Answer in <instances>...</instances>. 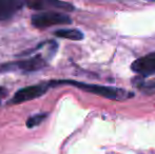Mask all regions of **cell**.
<instances>
[{
    "label": "cell",
    "instance_id": "cell-1",
    "mask_svg": "<svg viewBox=\"0 0 155 154\" xmlns=\"http://www.w3.org/2000/svg\"><path fill=\"white\" fill-rule=\"evenodd\" d=\"M68 84L73 86L78 89L86 91V92L92 93V94L98 95V96L104 97V98L112 99V100H127V99L133 97V93L130 91L124 90V89L115 88V87H107L99 86V84H84V82L75 81V80H54L51 81L52 87H55L57 84Z\"/></svg>",
    "mask_w": 155,
    "mask_h": 154
},
{
    "label": "cell",
    "instance_id": "cell-2",
    "mask_svg": "<svg viewBox=\"0 0 155 154\" xmlns=\"http://www.w3.org/2000/svg\"><path fill=\"white\" fill-rule=\"evenodd\" d=\"M48 64L47 58L40 54L32 56L28 59H21L17 61L6 62L0 66V72H21V73H31L36 72L43 69Z\"/></svg>",
    "mask_w": 155,
    "mask_h": 154
},
{
    "label": "cell",
    "instance_id": "cell-3",
    "mask_svg": "<svg viewBox=\"0 0 155 154\" xmlns=\"http://www.w3.org/2000/svg\"><path fill=\"white\" fill-rule=\"evenodd\" d=\"M72 22V19L68 15L59 12L48 11L35 14L31 18V23L36 29H45L57 25H69Z\"/></svg>",
    "mask_w": 155,
    "mask_h": 154
},
{
    "label": "cell",
    "instance_id": "cell-4",
    "mask_svg": "<svg viewBox=\"0 0 155 154\" xmlns=\"http://www.w3.org/2000/svg\"><path fill=\"white\" fill-rule=\"evenodd\" d=\"M50 88H52L51 81L47 82V84H34V86L25 87V88L20 89V90H18L15 93V95L10 100V103L18 105V103H25V101L36 99L38 97L42 96L43 94H45Z\"/></svg>",
    "mask_w": 155,
    "mask_h": 154
},
{
    "label": "cell",
    "instance_id": "cell-5",
    "mask_svg": "<svg viewBox=\"0 0 155 154\" xmlns=\"http://www.w3.org/2000/svg\"><path fill=\"white\" fill-rule=\"evenodd\" d=\"M131 69L133 72L141 76H150L155 74V52L136 59L131 64Z\"/></svg>",
    "mask_w": 155,
    "mask_h": 154
},
{
    "label": "cell",
    "instance_id": "cell-6",
    "mask_svg": "<svg viewBox=\"0 0 155 154\" xmlns=\"http://www.w3.org/2000/svg\"><path fill=\"white\" fill-rule=\"evenodd\" d=\"M28 6L33 10H49V8H59L64 11H73L74 6L68 2L56 1V0H37V1H28L25 2Z\"/></svg>",
    "mask_w": 155,
    "mask_h": 154
},
{
    "label": "cell",
    "instance_id": "cell-7",
    "mask_svg": "<svg viewBox=\"0 0 155 154\" xmlns=\"http://www.w3.org/2000/svg\"><path fill=\"white\" fill-rule=\"evenodd\" d=\"M25 4V2L20 0H0V21L12 18Z\"/></svg>",
    "mask_w": 155,
    "mask_h": 154
},
{
    "label": "cell",
    "instance_id": "cell-8",
    "mask_svg": "<svg viewBox=\"0 0 155 154\" xmlns=\"http://www.w3.org/2000/svg\"><path fill=\"white\" fill-rule=\"evenodd\" d=\"M54 35L59 38L70 39V40H82L84 33L76 29H60L54 32Z\"/></svg>",
    "mask_w": 155,
    "mask_h": 154
},
{
    "label": "cell",
    "instance_id": "cell-9",
    "mask_svg": "<svg viewBox=\"0 0 155 154\" xmlns=\"http://www.w3.org/2000/svg\"><path fill=\"white\" fill-rule=\"evenodd\" d=\"M47 116H48L47 113H40V114H36V115L29 117L27 120V127L34 128V127H36V126L40 125V123L47 118Z\"/></svg>",
    "mask_w": 155,
    "mask_h": 154
},
{
    "label": "cell",
    "instance_id": "cell-10",
    "mask_svg": "<svg viewBox=\"0 0 155 154\" xmlns=\"http://www.w3.org/2000/svg\"><path fill=\"white\" fill-rule=\"evenodd\" d=\"M143 88H141L143 91H147V92H155V80L151 82H145L143 84Z\"/></svg>",
    "mask_w": 155,
    "mask_h": 154
},
{
    "label": "cell",
    "instance_id": "cell-11",
    "mask_svg": "<svg viewBox=\"0 0 155 154\" xmlns=\"http://www.w3.org/2000/svg\"><path fill=\"white\" fill-rule=\"evenodd\" d=\"M4 93H5V91H4V89L0 88V99H1V97L4 95Z\"/></svg>",
    "mask_w": 155,
    "mask_h": 154
}]
</instances>
